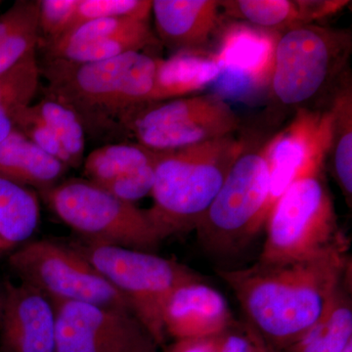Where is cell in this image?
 <instances>
[{
  "label": "cell",
  "mask_w": 352,
  "mask_h": 352,
  "mask_svg": "<svg viewBox=\"0 0 352 352\" xmlns=\"http://www.w3.org/2000/svg\"><path fill=\"white\" fill-rule=\"evenodd\" d=\"M349 240L298 261L217 270L266 342L286 351L320 318L351 273Z\"/></svg>",
  "instance_id": "obj_1"
},
{
  "label": "cell",
  "mask_w": 352,
  "mask_h": 352,
  "mask_svg": "<svg viewBox=\"0 0 352 352\" xmlns=\"http://www.w3.org/2000/svg\"><path fill=\"white\" fill-rule=\"evenodd\" d=\"M157 61L144 52L90 63L43 58V94L71 109L85 135L105 144L122 142L131 136L133 116L152 103Z\"/></svg>",
  "instance_id": "obj_2"
},
{
  "label": "cell",
  "mask_w": 352,
  "mask_h": 352,
  "mask_svg": "<svg viewBox=\"0 0 352 352\" xmlns=\"http://www.w3.org/2000/svg\"><path fill=\"white\" fill-rule=\"evenodd\" d=\"M247 139L226 138L161 151L149 208L164 239L195 230Z\"/></svg>",
  "instance_id": "obj_3"
},
{
  "label": "cell",
  "mask_w": 352,
  "mask_h": 352,
  "mask_svg": "<svg viewBox=\"0 0 352 352\" xmlns=\"http://www.w3.org/2000/svg\"><path fill=\"white\" fill-rule=\"evenodd\" d=\"M105 277L129 302L132 314L166 346L163 324L166 303L178 287L203 278L188 266L153 252L99 244L82 238L65 241Z\"/></svg>",
  "instance_id": "obj_4"
},
{
  "label": "cell",
  "mask_w": 352,
  "mask_h": 352,
  "mask_svg": "<svg viewBox=\"0 0 352 352\" xmlns=\"http://www.w3.org/2000/svg\"><path fill=\"white\" fill-rule=\"evenodd\" d=\"M351 32L316 24L279 32L270 83L271 100L281 107H307L333 89L346 71Z\"/></svg>",
  "instance_id": "obj_5"
},
{
  "label": "cell",
  "mask_w": 352,
  "mask_h": 352,
  "mask_svg": "<svg viewBox=\"0 0 352 352\" xmlns=\"http://www.w3.org/2000/svg\"><path fill=\"white\" fill-rule=\"evenodd\" d=\"M273 135L247 140L221 188L195 230L201 244L217 254L239 251L264 228Z\"/></svg>",
  "instance_id": "obj_6"
},
{
  "label": "cell",
  "mask_w": 352,
  "mask_h": 352,
  "mask_svg": "<svg viewBox=\"0 0 352 352\" xmlns=\"http://www.w3.org/2000/svg\"><path fill=\"white\" fill-rule=\"evenodd\" d=\"M39 194L83 240L150 252L164 240L149 208L120 200L89 180H62Z\"/></svg>",
  "instance_id": "obj_7"
},
{
  "label": "cell",
  "mask_w": 352,
  "mask_h": 352,
  "mask_svg": "<svg viewBox=\"0 0 352 352\" xmlns=\"http://www.w3.org/2000/svg\"><path fill=\"white\" fill-rule=\"evenodd\" d=\"M324 166L296 180L271 210L264 228V263L311 258L349 241L338 226Z\"/></svg>",
  "instance_id": "obj_8"
},
{
  "label": "cell",
  "mask_w": 352,
  "mask_h": 352,
  "mask_svg": "<svg viewBox=\"0 0 352 352\" xmlns=\"http://www.w3.org/2000/svg\"><path fill=\"white\" fill-rule=\"evenodd\" d=\"M8 265L20 282L51 302L91 303L133 314L124 296L65 241L25 243L9 256Z\"/></svg>",
  "instance_id": "obj_9"
},
{
  "label": "cell",
  "mask_w": 352,
  "mask_h": 352,
  "mask_svg": "<svg viewBox=\"0 0 352 352\" xmlns=\"http://www.w3.org/2000/svg\"><path fill=\"white\" fill-rule=\"evenodd\" d=\"M240 126L226 98L208 94L148 104L133 116L129 132L146 147L168 151L232 135Z\"/></svg>",
  "instance_id": "obj_10"
},
{
  "label": "cell",
  "mask_w": 352,
  "mask_h": 352,
  "mask_svg": "<svg viewBox=\"0 0 352 352\" xmlns=\"http://www.w3.org/2000/svg\"><path fill=\"white\" fill-rule=\"evenodd\" d=\"M56 352H157L159 346L129 312L78 302H52Z\"/></svg>",
  "instance_id": "obj_11"
},
{
  "label": "cell",
  "mask_w": 352,
  "mask_h": 352,
  "mask_svg": "<svg viewBox=\"0 0 352 352\" xmlns=\"http://www.w3.org/2000/svg\"><path fill=\"white\" fill-rule=\"evenodd\" d=\"M330 135L329 109L308 107L296 109L288 126L273 135L264 226L276 201L296 180L318 166H325Z\"/></svg>",
  "instance_id": "obj_12"
},
{
  "label": "cell",
  "mask_w": 352,
  "mask_h": 352,
  "mask_svg": "<svg viewBox=\"0 0 352 352\" xmlns=\"http://www.w3.org/2000/svg\"><path fill=\"white\" fill-rule=\"evenodd\" d=\"M160 44L149 21L108 18L78 25L38 50H43L46 59L90 63L143 52Z\"/></svg>",
  "instance_id": "obj_13"
},
{
  "label": "cell",
  "mask_w": 352,
  "mask_h": 352,
  "mask_svg": "<svg viewBox=\"0 0 352 352\" xmlns=\"http://www.w3.org/2000/svg\"><path fill=\"white\" fill-rule=\"evenodd\" d=\"M279 32L245 23H233L222 30L215 60L220 75L215 80L219 95L245 94L267 87ZM214 82V83H215Z\"/></svg>",
  "instance_id": "obj_14"
},
{
  "label": "cell",
  "mask_w": 352,
  "mask_h": 352,
  "mask_svg": "<svg viewBox=\"0 0 352 352\" xmlns=\"http://www.w3.org/2000/svg\"><path fill=\"white\" fill-rule=\"evenodd\" d=\"M0 352H56L54 305L23 282L3 281Z\"/></svg>",
  "instance_id": "obj_15"
},
{
  "label": "cell",
  "mask_w": 352,
  "mask_h": 352,
  "mask_svg": "<svg viewBox=\"0 0 352 352\" xmlns=\"http://www.w3.org/2000/svg\"><path fill=\"white\" fill-rule=\"evenodd\" d=\"M160 155L161 151L138 142L105 144L85 157L83 175L120 200L134 204L151 195Z\"/></svg>",
  "instance_id": "obj_16"
},
{
  "label": "cell",
  "mask_w": 352,
  "mask_h": 352,
  "mask_svg": "<svg viewBox=\"0 0 352 352\" xmlns=\"http://www.w3.org/2000/svg\"><path fill=\"white\" fill-rule=\"evenodd\" d=\"M235 323L226 298L203 279L178 287L163 314L164 332L175 340L215 337Z\"/></svg>",
  "instance_id": "obj_17"
},
{
  "label": "cell",
  "mask_w": 352,
  "mask_h": 352,
  "mask_svg": "<svg viewBox=\"0 0 352 352\" xmlns=\"http://www.w3.org/2000/svg\"><path fill=\"white\" fill-rule=\"evenodd\" d=\"M152 13L157 39L175 52L205 50L222 28L217 0H154Z\"/></svg>",
  "instance_id": "obj_18"
},
{
  "label": "cell",
  "mask_w": 352,
  "mask_h": 352,
  "mask_svg": "<svg viewBox=\"0 0 352 352\" xmlns=\"http://www.w3.org/2000/svg\"><path fill=\"white\" fill-rule=\"evenodd\" d=\"M69 170L17 129L0 143V177L36 189L38 193L61 182Z\"/></svg>",
  "instance_id": "obj_19"
},
{
  "label": "cell",
  "mask_w": 352,
  "mask_h": 352,
  "mask_svg": "<svg viewBox=\"0 0 352 352\" xmlns=\"http://www.w3.org/2000/svg\"><path fill=\"white\" fill-rule=\"evenodd\" d=\"M220 75L214 53L205 50L178 51L168 59L159 58L153 102L182 98L214 83Z\"/></svg>",
  "instance_id": "obj_20"
},
{
  "label": "cell",
  "mask_w": 352,
  "mask_h": 352,
  "mask_svg": "<svg viewBox=\"0 0 352 352\" xmlns=\"http://www.w3.org/2000/svg\"><path fill=\"white\" fill-rule=\"evenodd\" d=\"M330 144L326 161L338 186L351 208L352 201V80L347 69L331 90Z\"/></svg>",
  "instance_id": "obj_21"
},
{
  "label": "cell",
  "mask_w": 352,
  "mask_h": 352,
  "mask_svg": "<svg viewBox=\"0 0 352 352\" xmlns=\"http://www.w3.org/2000/svg\"><path fill=\"white\" fill-rule=\"evenodd\" d=\"M352 342V302L349 274L330 305L287 352H340Z\"/></svg>",
  "instance_id": "obj_22"
},
{
  "label": "cell",
  "mask_w": 352,
  "mask_h": 352,
  "mask_svg": "<svg viewBox=\"0 0 352 352\" xmlns=\"http://www.w3.org/2000/svg\"><path fill=\"white\" fill-rule=\"evenodd\" d=\"M36 192L0 177V252L25 244L38 226Z\"/></svg>",
  "instance_id": "obj_23"
},
{
  "label": "cell",
  "mask_w": 352,
  "mask_h": 352,
  "mask_svg": "<svg viewBox=\"0 0 352 352\" xmlns=\"http://www.w3.org/2000/svg\"><path fill=\"white\" fill-rule=\"evenodd\" d=\"M220 9L229 19L282 32L308 24L305 0H223Z\"/></svg>",
  "instance_id": "obj_24"
},
{
  "label": "cell",
  "mask_w": 352,
  "mask_h": 352,
  "mask_svg": "<svg viewBox=\"0 0 352 352\" xmlns=\"http://www.w3.org/2000/svg\"><path fill=\"white\" fill-rule=\"evenodd\" d=\"M32 107L56 134L68 156L69 168H80L85 161L87 135L76 113L45 95L36 103L32 104Z\"/></svg>",
  "instance_id": "obj_25"
},
{
  "label": "cell",
  "mask_w": 352,
  "mask_h": 352,
  "mask_svg": "<svg viewBox=\"0 0 352 352\" xmlns=\"http://www.w3.org/2000/svg\"><path fill=\"white\" fill-rule=\"evenodd\" d=\"M152 4L151 0H80L69 31L90 21L108 18L149 21Z\"/></svg>",
  "instance_id": "obj_26"
},
{
  "label": "cell",
  "mask_w": 352,
  "mask_h": 352,
  "mask_svg": "<svg viewBox=\"0 0 352 352\" xmlns=\"http://www.w3.org/2000/svg\"><path fill=\"white\" fill-rule=\"evenodd\" d=\"M36 52L0 75V106L6 104L31 105L39 87L41 74Z\"/></svg>",
  "instance_id": "obj_27"
},
{
  "label": "cell",
  "mask_w": 352,
  "mask_h": 352,
  "mask_svg": "<svg viewBox=\"0 0 352 352\" xmlns=\"http://www.w3.org/2000/svg\"><path fill=\"white\" fill-rule=\"evenodd\" d=\"M80 0H38V47L54 43L69 31Z\"/></svg>",
  "instance_id": "obj_28"
},
{
  "label": "cell",
  "mask_w": 352,
  "mask_h": 352,
  "mask_svg": "<svg viewBox=\"0 0 352 352\" xmlns=\"http://www.w3.org/2000/svg\"><path fill=\"white\" fill-rule=\"evenodd\" d=\"M15 129L29 139L39 149L59 160L69 168V159L56 134L34 112L32 104L21 110L15 118Z\"/></svg>",
  "instance_id": "obj_29"
},
{
  "label": "cell",
  "mask_w": 352,
  "mask_h": 352,
  "mask_svg": "<svg viewBox=\"0 0 352 352\" xmlns=\"http://www.w3.org/2000/svg\"><path fill=\"white\" fill-rule=\"evenodd\" d=\"M39 41L38 17L30 21L0 41V75L36 52Z\"/></svg>",
  "instance_id": "obj_30"
},
{
  "label": "cell",
  "mask_w": 352,
  "mask_h": 352,
  "mask_svg": "<svg viewBox=\"0 0 352 352\" xmlns=\"http://www.w3.org/2000/svg\"><path fill=\"white\" fill-rule=\"evenodd\" d=\"M254 340L249 325L234 324L217 336L215 352H252Z\"/></svg>",
  "instance_id": "obj_31"
},
{
  "label": "cell",
  "mask_w": 352,
  "mask_h": 352,
  "mask_svg": "<svg viewBox=\"0 0 352 352\" xmlns=\"http://www.w3.org/2000/svg\"><path fill=\"white\" fill-rule=\"evenodd\" d=\"M217 336L203 339L176 340L164 352H215Z\"/></svg>",
  "instance_id": "obj_32"
},
{
  "label": "cell",
  "mask_w": 352,
  "mask_h": 352,
  "mask_svg": "<svg viewBox=\"0 0 352 352\" xmlns=\"http://www.w3.org/2000/svg\"><path fill=\"white\" fill-rule=\"evenodd\" d=\"M25 107L28 106L21 104H6L0 106V143L3 142L15 129L16 116Z\"/></svg>",
  "instance_id": "obj_33"
},
{
  "label": "cell",
  "mask_w": 352,
  "mask_h": 352,
  "mask_svg": "<svg viewBox=\"0 0 352 352\" xmlns=\"http://www.w3.org/2000/svg\"><path fill=\"white\" fill-rule=\"evenodd\" d=\"M249 325L250 330H251L252 340H254V346H252V352H266V346H265V340L263 339L261 335L252 326Z\"/></svg>",
  "instance_id": "obj_34"
},
{
  "label": "cell",
  "mask_w": 352,
  "mask_h": 352,
  "mask_svg": "<svg viewBox=\"0 0 352 352\" xmlns=\"http://www.w3.org/2000/svg\"><path fill=\"white\" fill-rule=\"evenodd\" d=\"M266 346V352H280L278 349H275L274 346H271V344H268V342H265Z\"/></svg>",
  "instance_id": "obj_35"
},
{
  "label": "cell",
  "mask_w": 352,
  "mask_h": 352,
  "mask_svg": "<svg viewBox=\"0 0 352 352\" xmlns=\"http://www.w3.org/2000/svg\"><path fill=\"white\" fill-rule=\"evenodd\" d=\"M2 296H3V281H0V310H1Z\"/></svg>",
  "instance_id": "obj_36"
},
{
  "label": "cell",
  "mask_w": 352,
  "mask_h": 352,
  "mask_svg": "<svg viewBox=\"0 0 352 352\" xmlns=\"http://www.w3.org/2000/svg\"><path fill=\"white\" fill-rule=\"evenodd\" d=\"M340 352H352V342H349V344Z\"/></svg>",
  "instance_id": "obj_37"
}]
</instances>
